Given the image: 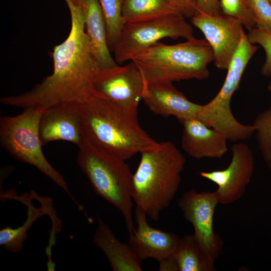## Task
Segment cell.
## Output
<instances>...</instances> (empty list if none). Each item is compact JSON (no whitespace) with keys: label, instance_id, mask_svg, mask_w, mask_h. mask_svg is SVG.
Returning <instances> with one entry per match:
<instances>
[{"label":"cell","instance_id":"4dcf8cb0","mask_svg":"<svg viewBox=\"0 0 271 271\" xmlns=\"http://www.w3.org/2000/svg\"><path fill=\"white\" fill-rule=\"evenodd\" d=\"M267 89L268 90L271 92V80L269 81L268 86H267Z\"/></svg>","mask_w":271,"mask_h":271},{"label":"cell","instance_id":"277c9868","mask_svg":"<svg viewBox=\"0 0 271 271\" xmlns=\"http://www.w3.org/2000/svg\"><path fill=\"white\" fill-rule=\"evenodd\" d=\"M140 69L147 85L184 80H205L214 56L206 40L195 38L181 43L160 42L133 55L130 59Z\"/></svg>","mask_w":271,"mask_h":271},{"label":"cell","instance_id":"7a4b0ae2","mask_svg":"<svg viewBox=\"0 0 271 271\" xmlns=\"http://www.w3.org/2000/svg\"><path fill=\"white\" fill-rule=\"evenodd\" d=\"M80 106L87 140L119 159L126 161L158 143L140 125L137 111L93 95Z\"/></svg>","mask_w":271,"mask_h":271},{"label":"cell","instance_id":"9a60e30c","mask_svg":"<svg viewBox=\"0 0 271 271\" xmlns=\"http://www.w3.org/2000/svg\"><path fill=\"white\" fill-rule=\"evenodd\" d=\"M142 100L155 114L174 116L181 124L197 118L201 105L190 101L172 83L148 85Z\"/></svg>","mask_w":271,"mask_h":271},{"label":"cell","instance_id":"7402d4cb","mask_svg":"<svg viewBox=\"0 0 271 271\" xmlns=\"http://www.w3.org/2000/svg\"><path fill=\"white\" fill-rule=\"evenodd\" d=\"M106 26L107 44L110 52L113 51L124 26L122 9L124 0H98Z\"/></svg>","mask_w":271,"mask_h":271},{"label":"cell","instance_id":"4316f807","mask_svg":"<svg viewBox=\"0 0 271 271\" xmlns=\"http://www.w3.org/2000/svg\"><path fill=\"white\" fill-rule=\"evenodd\" d=\"M185 18H191L196 14V0H171Z\"/></svg>","mask_w":271,"mask_h":271},{"label":"cell","instance_id":"52a82bcc","mask_svg":"<svg viewBox=\"0 0 271 271\" xmlns=\"http://www.w3.org/2000/svg\"><path fill=\"white\" fill-rule=\"evenodd\" d=\"M44 110L31 106L16 116L1 117V144L12 157L36 167L75 201L63 176L50 164L42 151L39 122Z\"/></svg>","mask_w":271,"mask_h":271},{"label":"cell","instance_id":"30bf717a","mask_svg":"<svg viewBox=\"0 0 271 271\" xmlns=\"http://www.w3.org/2000/svg\"><path fill=\"white\" fill-rule=\"evenodd\" d=\"M219 203L215 192H198L191 189L184 192L178 201L184 217L193 227V234L211 260L221 254L223 241L213 230L215 210Z\"/></svg>","mask_w":271,"mask_h":271},{"label":"cell","instance_id":"44dd1931","mask_svg":"<svg viewBox=\"0 0 271 271\" xmlns=\"http://www.w3.org/2000/svg\"><path fill=\"white\" fill-rule=\"evenodd\" d=\"M45 211L43 209L34 208L30 205L29 215L25 223L17 228L8 226L0 231V244L12 252H19L23 248L24 242L28 237L27 231L32 223L38 217L43 215Z\"/></svg>","mask_w":271,"mask_h":271},{"label":"cell","instance_id":"ba28073f","mask_svg":"<svg viewBox=\"0 0 271 271\" xmlns=\"http://www.w3.org/2000/svg\"><path fill=\"white\" fill-rule=\"evenodd\" d=\"M192 39L193 29L181 14L124 24L113 50L114 60L120 65L136 53L165 38Z\"/></svg>","mask_w":271,"mask_h":271},{"label":"cell","instance_id":"603a6c76","mask_svg":"<svg viewBox=\"0 0 271 271\" xmlns=\"http://www.w3.org/2000/svg\"><path fill=\"white\" fill-rule=\"evenodd\" d=\"M251 125L262 158L271 169V102L269 108L257 114Z\"/></svg>","mask_w":271,"mask_h":271},{"label":"cell","instance_id":"e0dca14e","mask_svg":"<svg viewBox=\"0 0 271 271\" xmlns=\"http://www.w3.org/2000/svg\"><path fill=\"white\" fill-rule=\"evenodd\" d=\"M80 6L85 31L100 70L118 65L108 46L105 21L98 0H81Z\"/></svg>","mask_w":271,"mask_h":271},{"label":"cell","instance_id":"2e32d148","mask_svg":"<svg viewBox=\"0 0 271 271\" xmlns=\"http://www.w3.org/2000/svg\"><path fill=\"white\" fill-rule=\"evenodd\" d=\"M181 139L183 151L197 159H221L227 151L226 137L197 118L184 122Z\"/></svg>","mask_w":271,"mask_h":271},{"label":"cell","instance_id":"9c48e42d","mask_svg":"<svg viewBox=\"0 0 271 271\" xmlns=\"http://www.w3.org/2000/svg\"><path fill=\"white\" fill-rule=\"evenodd\" d=\"M147 87L140 69L131 61L124 66L99 70L93 80L92 95L138 112Z\"/></svg>","mask_w":271,"mask_h":271},{"label":"cell","instance_id":"8992f818","mask_svg":"<svg viewBox=\"0 0 271 271\" xmlns=\"http://www.w3.org/2000/svg\"><path fill=\"white\" fill-rule=\"evenodd\" d=\"M257 49L258 47L248 41L244 32L227 69V75L221 88L211 101L201 105L197 116V119L232 142L247 140L254 132L252 125L241 123L234 117L230 101L239 88L247 65Z\"/></svg>","mask_w":271,"mask_h":271},{"label":"cell","instance_id":"3957f363","mask_svg":"<svg viewBox=\"0 0 271 271\" xmlns=\"http://www.w3.org/2000/svg\"><path fill=\"white\" fill-rule=\"evenodd\" d=\"M133 174L131 197L136 206L157 221L178 190L186 159L169 141L162 142L141 152Z\"/></svg>","mask_w":271,"mask_h":271},{"label":"cell","instance_id":"f1b7e54d","mask_svg":"<svg viewBox=\"0 0 271 271\" xmlns=\"http://www.w3.org/2000/svg\"><path fill=\"white\" fill-rule=\"evenodd\" d=\"M159 263V270L160 271H179L172 256L162 260Z\"/></svg>","mask_w":271,"mask_h":271},{"label":"cell","instance_id":"4fadbf2b","mask_svg":"<svg viewBox=\"0 0 271 271\" xmlns=\"http://www.w3.org/2000/svg\"><path fill=\"white\" fill-rule=\"evenodd\" d=\"M39 133L43 145L64 141L80 146L86 139L80 104L63 103L45 109L40 119Z\"/></svg>","mask_w":271,"mask_h":271},{"label":"cell","instance_id":"d4e9b609","mask_svg":"<svg viewBox=\"0 0 271 271\" xmlns=\"http://www.w3.org/2000/svg\"><path fill=\"white\" fill-rule=\"evenodd\" d=\"M248 41L252 44H258L264 49L266 59L260 70L261 75L269 77L271 75V33L254 28L248 31L246 35Z\"/></svg>","mask_w":271,"mask_h":271},{"label":"cell","instance_id":"d6986e66","mask_svg":"<svg viewBox=\"0 0 271 271\" xmlns=\"http://www.w3.org/2000/svg\"><path fill=\"white\" fill-rule=\"evenodd\" d=\"M179 271H214V262L194 234L180 238L173 255Z\"/></svg>","mask_w":271,"mask_h":271},{"label":"cell","instance_id":"ac0fdd59","mask_svg":"<svg viewBox=\"0 0 271 271\" xmlns=\"http://www.w3.org/2000/svg\"><path fill=\"white\" fill-rule=\"evenodd\" d=\"M93 241L104 253L113 270H143L142 261L129 244L118 240L108 225L99 218Z\"/></svg>","mask_w":271,"mask_h":271},{"label":"cell","instance_id":"cb8c5ba5","mask_svg":"<svg viewBox=\"0 0 271 271\" xmlns=\"http://www.w3.org/2000/svg\"><path fill=\"white\" fill-rule=\"evenodd\" d=\"M221 13L237 20L248 31L256 28L251 0H219Z\"/></svg>","mask_w":271,"mask_h":271},{"label":"cell","instance_id":"484cf974","mask_svg":"<svg viewBox=\"0 0 271 271\" xmlns=\"http://www.w3.org/2000/svg\"><path fill=\"white\" fill-rule=\"evenodd\" d=\"M256 28L271 33V4L268 0H251Z\"/></svg>","mask_w":271,"mask_h":271},{"label":"cell","instance_id":"5bb4252c","mask_svg":"<svg viewBox=\"0 0 271 271\" xmlns=\"http://www.w3.org/2000/svg\"><path fill=\"white\" fill-rule=\"evenodd\" d=\"M134 216L137 228L129 235L127 243L138 258L141 261L151 258L159 262L173 256L179 242V236L150 226L146 213L137 206Z\"/></svg>","mask_w":271,"mask_h":271},{"label":"cell","instance_id":"f546056e","mask_svg":"<svg viewBox=\"0 0 271 271\" xmlns=\"http://www.w3.org/2000/svg\"><path fill=\"white\" fill-rule=\"evenodd\" d=\"M71 1H73L75 4L78 5H80L81 2V0H71Z\"/></svg>","mask_w":271,"mask_h":271},{"label":"cell","instance_id":"8fae6325","mask_svg":"<svg viewBox=\"0 0 271 271\" xmlns=\"http://www.w3.org/2000/svg\"><path fill=\"white\" fill-rule=\"evenodd\" d=\"M231 151V160L226 168L199 173L201 177L217 185L215 192L219 203L224 205L233 203L242 196L254 171L253 153L247 145L235 144Z\"/></svg>","mask_w":271,"mask_h":271},{"label":"cell","instance_id":"83f0119b","mask_svg":"<svg viewBox=\"0 0 271 271\" xmlns=\"http://www.w3.org/2000/svg\"><path fill=\"white\" fill-rule=\"evenodd\" d=\"M198 13L207 14H220L219 0H196Z\"/></svg>","mask_w":271,"mask_h":271},{"label":"cell","instance_id":"5b68a950","mask_svg":"<svg viewBox=\"0 0 271 271\" xmlns=\"http://www.w3.org/2000/svg\"><path fill=\"white\" fill-rule=\"evenodd\" d=\"M77 163L95 193L121 213L129 235L134 227L131 188L133 174L125 161L97 148L86 138Z\"/></svg>","mask_w":271,"mask_h":271},{"label":"cell","instance_id":"ffe728a7","mask_svg":"<svg viewBox=\"0 0 271 271\" xmlns=\"http://www.w3.org/2000/svg\"><path fill=\"white\" fill-rule=\"evenodd\" d=\"M176 14L181 13L171 0H124L122 9L124 24Z\"/></svg>","mask_w":271,"mask_h":271},{"label":"cell","instance_id":"1f68e13d","mask_svg":"<svg viewBox=\"0 0 271 271\" xmlns=\"http://www.w3.org/2000/svg\"><path fill=\"white\" fill-rule=\"evenodd\" d=\"M268 1L269 2V3H270V4H271V0H268Z\"/></svg>","mask_w":271,"mask_h":271},{"label":"cell","instance_id":"7c38bea8","mask_svg":"<svg viewBox=\"0 0 271 271\" xmlns=\"http://www.w3.org/2000/svg\"><path fill=\"white\" fill-rule=\"evenodd\" d=\"M191 22L202 32L212 48L215 66L227 70L244 32L242 25L222 14L198 13L191 18Z\"/></svg>","mask_w":271,"mask_h":271},{"label":"cell","instance_id":"6da1fadb","mask_svg":"<svg viewBox=\"0 0 271 271\" xmlns=\"http://www.w3.org/2000/svg\"><path fill=\"white\" fill-rule=\"evenodd\" d=\"M65 1L70 13L71 29L67 38L51 53L52 73L29 90L1 98L3 104L45 109L63 103L81 104L92 95L93 80L100 68L85 31L80 6Z\"/></svg>","mask_w":271,"mask_h":271}]
</instances>
